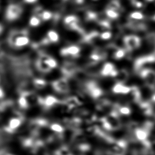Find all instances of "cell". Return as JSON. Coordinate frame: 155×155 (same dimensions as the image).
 Returning a JSON list of instances; mask_svg holds the SVG:
<instances>
[{"label":"cell","instance_id":"1","mask_svg":"<svg viewBox=\"0 0 155 155\" xmlns=\"http://www.w3.org/2000/svg\"><path fill=\"white\" fill-rule=\"evenodd\" d=\"M108 144L109 155H125L128 144L125 140H116L113 139Z\"/></svg>","mask_w":155,"mask_h":155},{"label":"cell","instance_id":"2","mask_svg":"<svg viewBox=\"0 0 155 155\" xmlns=\"http://www.w3.org/2000/svg\"><path fill=\"white\" fill-rule=\"evenodd\" d=\"M139 73L148 87L151 90L155 89V71L151 68H146L142 69Z\"/></svg>","mask_w":155,"mask_h":155},{"label":"cell","instance_id":"3","mask_svg":"<svg viewBox=\"0 0 155 155\" xmlns=\"http://www.w3.org/2000/svg\"><path fill=\"white\" fill-rule=\"evenodd\" d=\"M123 42L127 50L131 51L140 47L141 41L140 38L137 36L128 35L124 38Z\"/></svg>","mask_w":155,"mask_h":155},{"label":"cell","instance_id":"4","mask_svg":"<svg viewBox=\"0 0 155 155\" xmlns=\"http://www.w3.org/2000/svg\"><path fill=\"white\" fill-rule=\"evenodd\" d=\"M154 62H155V55L154 54L139 57L134 62V70L136 71H140L146 64H150Z\"/></svg>","mask_w":155,"mask_h":155},{"label":"cell","instance_id":"5","mask_svg":"<svg viewBox=\"0 0 155 155\" xmlns=\"http://www.w3.org/2000/svg\"><path fill=\"white\" fill-rule=\"evenodd\" d=\"M86 89L90 95L94 99H99L104 94L102 88L94 81L88 82L86 84Z\"/></svg>","mask_w":155,"mask_h":155},{"label":"cell","instance_id":"6","mask_svg":"<svg viewBox=\"0 0 155 155\" xmlns=\"http://www.w3.org/2000/svg\"><path fill=\"white\" fill-rule=\"evenodd\" d=\"M22 8L20 6L16 4H10L8 6L5 16L6 18L9 21H13L16 19L21 14Z\"/></svg>","mask_w":155,"mask_h":155},{"label":"cell","instance_id":"7","mask_svg":"<svg viewBox=\"0 0 155 155\" xmlns=\"http://www.w3.org/2000/svg\"><path fill=\"white\" fill-rule=\"evenodd\" d=\"M53 87L56 91L61 93H65L70 89L68 82L65 78H62L54 81L53 84Z\"/></svg>","mask_w":155,"mask_h":155},{"label":"cell","instance_id":"8","mask_svg":"<svg viewBox=\"0 0 155 155\" xmlns=\"http://www.w3.org/2000/svg\"><path fill=\"white\" fill-rule=\"evenodd\" d=\"M117 73L115 65L111 62H107L104 64L101 70V74L103 76H111L114 78Z\"/></svg>","mask_w":155,"mask_h":155},{"label":"cell","instance_id":"9","mask_svg":"<svg viewBox=\"0 0 155 155\" xmlns=\"http://www.w3.org/2000/svg\"><path fill=\"white\" fill-rule=\"evenodd\" d=\"M81 53V48L76 45H71L61 50V54L64 56L78 57Z\"/></svg>","mask_w":155,"mask_h":155},{"label":"cell","instance_id":"10","mask_svg":"<svg viewBox=\"0 0 155 155\" xmlns=\"http://www.w3.org/2000/svg\"><path fill=\"white\" fill-rule=\"evenodd\" d=\"M134 133L136 139L140 142L148 140L150 132L144 128L137 127L134 130Z\"/></svg>","mask_w":155,"mask_h":155},{"label":"cell","instance_id":"11","mask_svg":"<svg viewBox=\"0 0 155 155\" xmlns=\"http://www.w3.org/2000/svg\"><path fill=\"white\" fill-rule=\"evenodd\" d=\"M77 70V65L72 62H65L62 67V73L67 76L74 75Z\"/></svg>","mask_w":155,"mask_h":155},{"label":"cell","instance_id":"12","mask_svg":"<svg viewBox=\"0 0 155 155\" xmlns=\"http://www.w3.org/2000/svg\"><path fill=\"white\" fill-rule=\"evenodd\" d=\"M130 96V99L133 102L139 104L141 101L142 94L140 90L136 86L131 87V89L130 92L128 93Z\"/></svg>","mask_w":155,"mask_h":155},{"label":"cell","instance_id":"13","mask_svg":"<svg viewBox=\"0 0 155 155\" xmlns=\"http://www.w3.org/2000/svg\"><path fill=\"white\" fill-rule=\"evenodd\" d=\"M131 87L124 85L122 83L116 82L112 88V91L115 94H127L130 91Z\"/></svg>","mask_w":155,"mask_h":155},{"label":"cell","instance_id":"14","mask_svg":"<svg viewBox=\"0 0 155 155\" xmlns=\"http://www.w3.org/2000/svg\"><path fill=\"white\" fill-rule=\"evenodd\" d=\"M81 104L82 102H81L79 99L76 96H71L68 97L65 101V105L67 107V109L69 110L74 109L75 108L78 107Z\"/></svg>","mask_w":155,"mask_h":155},{"label":"cell","instance_id":"15","mask_svg":"<svg viewBox=\"0 0 155 155\" xmlns=\"http://www.w3.org/2000/svg\"><path fill=\"white\" fill-rule=\"evenodd\" d=\"M21 120L18 117H13L10 119L7 127L5 128V130L8 133H13L21 124Z\"/></svg>","mask_w":155,"mask_h":155},{"label":"cell","instance_id":"16","mask_svg":"<svg viewBox=\"0 0 155 155\" xmlns=\"http://www.w3.org/2000/svg\"><path fill=\"white\" fill-rule=\"evenodd\" d=\"M140 110L147 116H151L153 114V110L151 104L148 101H140L139 104Z\"/></svg>","mask_w":155,"mask_h":155},{"label":"cell","instance_id":"17","mask_svg":"<svg viewBox=\"0 0 155 155\" xmlns=\"http://www.w3.org/2000/svg\"><path fill=\"white\" fill-rule=\"evenodd\" d=\"M114 78L117 82L124 84L128 79L129 73L125 69H121L120 70H117V73Z\"/></svg>","mask_w":155,"mask_h":155},{"label":"cell","instance_id":"18","mask_svg":"<svg viewBox=\"0 0 155 155\" xmlns=\"http://www.w3.org/2000/svg\"><path fill=\"white\" fill-rule=\"evenodd\" d=\"M29 42V39L25 36H20L16 38L15 41V45L16 47H22L26 45Z\"/></svg>","mask_w":155,"mask_h":155},{"label":"cell","instance_id":"19","mask_svg":"<svg viewBox=\"0 0 155 155\" xmlns=\"http://www.w3.org/2000/svg\"><path fill=\"white\" fill-rule=\"evenodd\" d=\"M125 54H126V51L125 49L117 47L114 51L112 56L114 59L116 60H119L122 59L124 57H125Z\"/></svg>","mask_w":155,"mask_h":155},{"label":"cell","instance_id":"20","mask_svg":"<svg viewBox=\"0 0 155 155\" xmlns=\"http://www.w3.org/2000/svg\"><path fill=\"white\" fill-rule=\"evenodd\" d=\"M55 155H73L70 148L64 145L58 148L56 152Z\"/></svg>","mask_w":155,"mask_h":155},{"label":"cell","instance_id":"21","mask_svg":"<svg viewBox=\"0 0 155 155\" xmlns=\"http://www.w3.org/2000/svg\"><path fill=\"white\" fill-rule=\"evenodd\" d=\"M48 40L51 42H57L59 39V36L58 33L54 30H50L47 33Z\"/></svg>","mask_w":155,"mask_h":155},{"label":"cell","instance_id":"22","mask_svg":"<svg viewBox=\"0 0 155 155\" xmlns=\"http://www.w3.org/2000/svg\"><path fill=\"white\" fill-rule=\"evenodd\" d=\"M107 8L119 12L121 9V4L119 0H111L108 4Z\"/></svg>","mask_w":155,"mask_h":155},{"label":"cell","instance_id":"23","mask_svg":"<svg viewBox=\"0 0 155 155\" xmlns=\"http://www.w3.org/2000/svg\"><path fill=\"white\" fill-rule=\"evenodd\" d=\"M44 63L50 68V69H52V68H54L57 67L58 63L56 62V61L50 57H47L45 59H44L43 61Z\"/></svg>","mask_w":155,"mask_h":155},{"label":"cell","instance_id":"24","mask_svg":"<svg viewBox=\"0 0 155 155\" xmlns=\"http://www.w3.org/2000/svg\"><path fill=\"white\" fill-rule=\"evenodd\" d=\"M45 105L47 107H50L58 103V99L53 96H48L44 101Z\"/></svg>","mask_w":155,"mask_h":155},{"label":"cell","instance_id":"25","mask_svg":"<svg viewBox=\"0 0 155 155\" xmlns=\"http://www.w3.org/2000/svg\"><path fill=\"white\" fill-rule=\"evenodd\" d=\"M50 128L51 131L55 132L56 134H62L64 131V127L57 123L51 124L50 126Z\"/></svg>","mask_w":155,"mask_h":155},{"label":"cell","instance_id":"26","mask_svg":"<svg viewBox=\"0 0 155 155\" xmlns=\"http://www.w3.org/2000/svg\"><path fill=\"white\" fill-rule=\"evenodd\" d=\"M105 15L107 17L111 19H117L119 16V12H117L114 10H111L110 8H107L105 10Z\"/></svg>","mask_w":155,"mask_h":155},{"label":"cell","instance_id":"27","mask_svg":"<svg viewBox=\"0 0 155 155\" xmlns=\"http://www.w3.org/2000/svg\"><path fill=\"white\" fill-rule=\"evenodd\" d=\"M130 19H132L133 20L139 21V20L143 19L144 18V15L142 12L139 11H136L131 13V14L130 15Z\"/></svg>","mask_w":155,"mask_h":155},{"label":"cell","instance_id":"28","mask_svg":"<svg viewBox=\"0 0 155 155\" xmlns=\"http://www.w3.org/2000/svg\"><path fill=\"white\" fill-rule=\"evenodd\" d=\"M112 36V33L108 30L104 31L101 34H99V37L102 40H108Z\"/></svg>","mask_w":155,"mask_h":155},{"label":"cell","instance_id":"29","mask_svg":"<svg viewBox=\"0 0 155 155\" xmlns=\"http://www.w3.org/2000/svg\"><path fill=\"white\" fill-rule=\"evenodd\" d=\"M29 23L32 27H37L40 24L41 21L39 18L36 16H32L29 21Z\"/></svg>","mask_w":155,"mask_h":155},{"label":"cell","instance_id":"30","mask_svg":"<svg viewBox=\"0 0 155 155\" xmlns=\"http://www.w3.org/2000/svg\"><path fill=\"white\" fill-rule=\"evenodd\" d=\"M41 16L42 18V19L45 21H47L50 19L52 18V13L47 10L42 11L41 14Z\"/></svg>","mask_w":155,"mask_h":155},{"label":"cell","instance_id":"31","mask_svg":"<svg viewBox=\"0 0 155 155\" xmlns=\"http://www.w3.org/2000/svg\"><path fill=\"white\" fill-rule=\"evenodd\" d=\"M19 104L22 108H26L27 107V101L26 99L22 96L19 99Z\"/></svg>","mask_w":155,"mask_h":155},{"label":"cell","instance_id":"32","mask_svg":"<svg viewBox=\"0 0 155 155\" xmlns=\"http://www.w3.org/2000/svg\"><path fill=\"white\" fill-rule=\"evenodd\" d=\"M35 84L39 88H42L44 87L45 85H46V82L44 80V79H36V81H35Z\"/></svg>","mask_w":155,"mask_h":155},{"label":"cell","instance_id":"33","mask_svg":"<svg viewBox=\"0 0 155 155\" xmlns=\"http://www.w3.org/2000/svg\"><path fill=\"white\" fill-rule=\"evenodd\" d=\"M132 4L136 8H141L143 6V2L139 0H132Z\"/></svg>","mask_w":155,"mask_h":155},{"label":"cell","instance_id":"34","mask_svg":"<svg viewBox=\"0 0 155 155\" xmlns=\"http://www.w3.org/2000/svg\"><path fill=\"white\" fill-rule=\"evenodd\" d=\"M27 3H33L36 2L37 0H24Z\"/></svg>","mask_w":155,"mask_h":155},{"label":"cell","instance_id":"35","mask_svg":"<svg viewBox=\"0 0 155 155\" xmlns=\"http://www.w3.org/2000/svg\"><path fill=\"white\" fill-rule=\"evenodd\" d=\"M151 101L155 104V93L151 96Z\"/></svg>","mask_w":155,"mask_h":155},{"label":"cell","instance_id":"36","mask_svg":"<svg viewBox=\"0 0 155 155\" xmlns=\"http://www.w3.org/2000/svg\"><path fill=\"white\" fill-rule=\"evenodd\" d=\"M4 95V93H3V91L2 90L1 88H0V98L2 97Z\"/></svg>","mask_w":155,"mask_h":155},{"label":"cell","instance_id":"37","mask_svg":"<svg viewBox=\"0 0 155 155\" xmlns=\"http://www.w3.org/2000/svg\"><path fill=\"white\" fill-rule=\"evenodd\" d=\"M2 26L0 25V33L2 32Z\"/></svg>","mask_w":155,"mask_h":155},{"label":"cell","instance_id":"38","mask_svg":"<svg viewBox=\"0 0 155 155\" xmlns=\"http://www.w3.org/2000/svg\"><path fill=\"white\" fill-rule=\"evenodd\" d=\"M146 1H148V2H151V1H154V0H146Z\"/></svg>","mask_w":155,"mask_h":155},{"label":"cell","instance_id":"39","mask_svg":"<svg viewBox=\"0 0 155 155\" xmlns=\"http://www.w3.org/2000/svg\"><path fill=\"white\" fill-rule=\"evenodd\" d=\"M4 155H12V154H5Z\"/></svg>","mask_w":155,"mask_h":155},{"label":"cell","instance_id":"40","mask_svg":"<svg viewBox=\"0 0 155 155\" xmlns=\"http://www.w3.org/2000/svg\"><path fill=\"white\" fill-rule=\"evenodd\" d=\"M153 19L155 21V15H154V16H153Z\"/></svg>","mask_w":155,"mask_h":155},{"label":"cell","instance_id":"41","mask_svg":"<svg viewBox=\"0 0 155 155\" xmlns=\"http://www.w3.org/2000/svg\"></svg>","mask_w":155,"mask_h":155}]
</instances>
